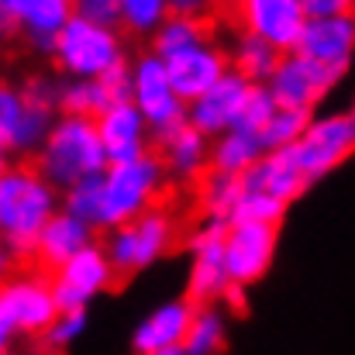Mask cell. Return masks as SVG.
<instances>
[{"mask_svg": "<svg viewBox=\"0 0 355 355\" xmlns=\"http://www.w3.org/2000/svg\"><path fill=\"white\" fill-rule=\"evenodd\" d=\"M59 211H62V190L38 166H24V162L3 166L0 173L3 269L24 259H38V235Z\"/></svg>", "mask_w": 355, "mask_h": 355, "instance_id": "1", "label": "cell"}, {"mask_svg": "<svg viewBox=\"0 0 355 355\" xmlns=\"http://www.w3.org/2000/svg\"><path fill=\"white\" fill-rule=\"evenodd\" d=\"M35 166L59 187H73L76 180L90 173H104L111 166L107 145L101 138L97 118H80V114H59L45 145L35 152Z\"/></svg>", "mask_w": 355, "mask_h": 355, "instance_id": "2", "label": "cell"}, {"mask_svg": "<svg viewBox=\"0 0 355 355\" xmlns=\"http://www.w3.org/2000/svg\"><path fill=\"white\" fill-rule=\"evenodd\" d=\"M166 159L162 152H145L131 162H111L104 169V211H101V232H111L152 211L155 197L166 187Z\"/></svg>", "mask_w": 355, "mask_h": 355, "instance_id": "3", "label": "cell"}, {"mask_svg": "<svg viewBox=\"0 0 355 355\" xmlns=\"http://www.w3.org/2000/svg\"><path fill=\"white\" fill-rule=\"evenodd\" d=\"M59 311L52 279L35 272L7 276L0 290V349H10L14 338H38L59 318Z\"/></svg>", "mask_w": 355, "mask_h": 355, "instance_id": "4", "label": "cell"}, {"mask_svg": "<svg viewBox=\"0 0 355 355\" xmlns=\"http://www.w3.org/2000/svg\"><path fill=\"white\" fill-rule=\"evenodd\" d=\"M52 59H55L62 76L97 80L124 59V42H121L118 28L90 21L83 14H73L69 24L59 35V45H55Z\"/></svg>", "mask_w": 355, "mask_h": 355, "instance_id": "5", "label": "cell"}, {"mask_svg": "<svg viewBox=\"0 0 355 355\" xmlns=\"http://www.w3.org/2000/svg\"><path fill=\"white\" fill-rule=\"evenodd\" d=\"M176 241V225L166 211L152 207L145 211L141 218L128 221V225H118L111 228L107 238H104V248L118 269V279H128L148 266H155Z\"/></svg>", "mask_w": 355, "mask_h": 355, "instance_id": "6", "label": "cell"}, {"mask_svg": "<svg viewBox=\"0 0 355 355\" xmlns=\"http://www.w3.org/2000/svg\"><path fill=\"white\" fill-rule=\"evenodd\" d=\"M76 14L73 0H0V24L7 38H21L35 55L52 59L62 28Z\"/></svg>", "mask_w": 355, "mask_h": 355, "instance_id": "7", "label": "cell"}, {"mask_svg": "<svg viewBox=\"0 0 355 355\" xmlns=\"http://www.w3.org/2000/svg\"><path fill=\"white\" fill-rule=\"evenodd\" d=\"M225 238H228V221H218V218H204L197 225V232L187 238V248L193 252L187 300L193 307L221 304V297L232 283V272L225 262Z\"/></svg>", "mask_w": 355, "mask_h": 355, "instance_id": "8", "label": "cell"}, {"mask_svg": "<svg viewBox=\"0 0 355 355\" xmlns=\"http://www.w3.org/2000/svg\"><path fill=\"white\" fill-rule=\"evenodd\" d=\"M349 69L338 66H324L304 52H286L283 62L276 66V73L269 76V90L276 97L279 107H300V111H318V104L342 83Z\"/></svg>", "mask_w": 355, "mask_h": 355, "instance_id": "9", "label": "cell"}, {"mask_svg": "<svg viewBox=\"0 0 355 355\" xmlns=\"http://www.w3.org/2000/svg\"><path fill=\"white\" fill-rule=\"evenodd\" d=\"M304 173L311 180V187L318 180H324L328 173H335L345 159L355 155V111H342V114H328V118L311 121L307 135L297 141Z\"/></svg>", "mask_w": 355, "mask_h": 355, "instance_id": "10", "label": "cell"}, {"mask_svg": "<svg viewBox=\"0 0 355 355\" xmlns=\"http://www.w3.org/2000/svg\"><path fill=\"white\" fill-rule=\"evenodd\" d=\"M114 279H118V269L107 248L94 241L90 248H83L80 255H73L52 272V290L62 311H76V307H87L104 290H111Z\"/></svg>", "mask_w": 355, "mask_h": 355, "instance_id": "11", "label": "cell"}, {"mask_svg": "<svg viewBox=\"0 0 355 355\" xmlns=\"http://www.w3.org/2000/svg\"><path fill=\"white\" fill-rule=\"evenodd\" d=\"M279 245V225L272 221H232L225 238V262L235 283H259L266 279Z\"/></svg>", "mask_w": 355, "mask_h": 355, "instance_id": "12", "label": "cell"}, {"mask_svg": "<svg viewBox=\"0 0 355 355\" xmlns=\"http://www.w3.org/2000/svg\"><path fill=\"white\" fill-rule=\"evenodd\" d=\"M307 17L311 14H307L304 0H241L238 3L241 28L269 38L283 52H293L297 49Z\"/></svg>", "mask_w": 355, "mask_h": 355, "instance_id": "13", "label": "cell"}, {"mask_svg": "<svg viewBox=\"0 0 355 355\" xmlns=\"http://www.w3.org/2000/svg\"><path fill=\"white\" fill-rule=\"evenodd\" d=\"M248 90H252V80L241 76L238 69H228L207 94H200L190 104V124L200 128L211 138L232 131L238 124V118H241V107L248 101Z\"/></svg>", "mask_w": 355, "mask_h": 355, "instance_id": "14", "label": "cell"}, {"mask_svg": "<svg viewBox=\"0 0 355 355\" xmlns=\"http://www.w3.org/2000/svg\"><path fill=\"white\" fill-rule=\"evenodd\" d=\"M166 69H169V80H173L176 94L187 104H193L200 94H207L232 69V55L207 38V42H200V45H193V49H187V52L173 55V59H166Z\"/></svg>", "mask_w": 355, "mask_h": 355, "instance_id": "15", "label": "cell"}, {"mask_svg": "<svg viewBox=\"0 0 355 355\" xmlns=\"http://www.w3.org/2000/svg\"><path fill=\"white\" fill-rule=\"evenodd\" d=\"M293 52H304L324 66L349 69L355 55V10L331 14V17H307L304 35Z\"/></svg>", "mask_w": 355, "mask_h": 355, "instance_id": "16", "label": "cell"}, {"mask_svg": "<svg viewBox=\"0 0 355 355\" xmlns=\"http://www.w3.org/2000/svg\"><path fill=\"white\" fill-rule=\"evenodd\" d=\"M101 138L107 145V159L111 162H131V159H141L148 152V141H152V124L141 114V107L135 101H118L111 104L101 118Z\"/></svg>", "mask_w": 355, "mask_h": 355, "instance_id": "17", "label": "cell"}, {"mask_svg": "<svg viewBox=\"0 0 355 355\" xmlns=\"http://www.w3.org/2000/svg\"><path fill=\"white\" fill-rule=\"evenodd\" d=\"M241 180H245V190H269V193H276V197H283L290 204L311 190V180L304 173L297 145L269 148L248 173H241Z\"/></svg>", "mask_w": 355, "mask_h": 355, "instance_id": "18", "label": "cell"}, {"mask_svg": "<svg viewBox=\"0 0 355 355\" xmlns=\"http://www.w3.org/2000/svg\"><path fill=\"white\" fill-rule=\"evenodd\" d=\"M97 241V228L76 214H69L66 207L42 228L38 235V262L42 269H59L62 262H69L73 255H80L83 248H90Z\"/></svg>", "mask_w": 355, "mask_h": 355, "instance_id": "19", "label": "cell"}, {"mask_svg": "<svg viewBox=\"0 0 355 355\" xmlns=\"http://www.w3.org/2000/svg\"><path fill=\"white\" fill-rule=\"evenodd\" d=\"M193 304L183 297V300H169L162 307H155L131 335V352H155V349H169V345H183L187 331H190V321H193Z\"/></svg>", "mask_w": 355, "mask_h": 355, "instance_id": "20", "label": "cell"}, {"mask_svg": "<svg viewBox=\"0 0 355 355\" xmlns=\"http://www.w3.org/2000/svg\"><path fill=\"white\" fill-rule=\"evenodd\" d=\"M211 145H214L211 135H204L200 128L187 124V128H183L173 141H166L159 152H162V159H166L169 176H176V180H197V176H204V173L211 169Z\"/></svg>", "mask_w": 355, "mask_h": 355, "instance_id": "21", "label": "cell"}, {"mask_svg": "<svg viewBox=\"0 0 355 355\" xmlns=\"http://www.w3.org/2000/svg\"><path fill=\"white\" fill-rule=\"evenodd\" d=\"M228 55H232V69H238L241 76H248L252 83H269V76L276 73V66L283 62L286 52L276 49L269 38L241 28Z\"/></svg>", "mask_w": 355, "mask_h": 355, "instance_id": "22", "label": "cell"}, {"mask_svg": "<svg viewBox=\"0 0 355 355\" xmlns=\"http://www.w3.org/2000/svg\"><path fill=\"white\" fill-rule=\"evenodd\" d=\"M262 155H266V145H262V135L259 131L232 128V131H225V135L214 138V145H211V169L248 173Z\"/></svg>", "mask_w": 355, "mask_h": 355, "instance_id": "23", "label": "cell"}, {"mask_svg": "<svg viewBox=\"0 0 355 355\" xmlns=\"http://www.w3.org/2000/svg\"><path fill=\"white\" fill-rule=\"evenodd\" d=\"M241 193H245L241 173L207 169L200 176V211H204V218H218V221H228L232 225Z\"/></svg>", "mask_w": 355, "mask_h": 355, "instance_id": "24", "label": "cell"}, {"mask_svg": "<svg viewBox=\"0 0 355 355\" xmlns=\"http://www.w3.org/2000/svg\"><path fill=\"white\" fill-rule=\"evenodd\" d=\"M111 94L104 80H83V76H62L59 83V114H80V118H101L111 107Z\"/></svg>", "mask_w": 355, "mask_h": 355, "instance_id": "25", "label": "cell"}, {"mask_svg": "<svg viewBox=\"0 0 355 355\" xmlns=\"http://www.w3.org/2000/svg\"><path fill=\"white\" fill-rule=\"evenodd\" d=\"M207 42V21L204 17H187V14H169L159 31L152 35V52L159 59H173L193 45Z\"/></svg>", "mask_w": 355, "mask_h": 355, "instance_id": "26", "label": "cell"}, {"mask_svg": "<svg viewBox=\"0 0 355 355\" xmlns=\"http://www.w3.org/2000/svg\"><path fill=\"white\" fill-rule=\"evenodd\" d=\"M225 342H228V324H225V314L218 311V304L197 307L193 321H190V331L183 338L187 355H221Z\"/></svg>", "mask_w": 355, "mask_h": 355, "instance_id": "27", "label": "cell"}, {"mask_svg": "<svg viewBox=\"0 0 355 355\" xmlns=\"http://www.w3.org/2000/svg\"><path fill=\"white\" fill-rule=\"evenodd\" d=\"M62 207L83 221H90L101 232V211H104V173H90L62 190Z\"/></svg>", "mask_w": 355, "mask_h": 355, "instance_id": "28", "label": "cell"}, {"mask_svg": "<svg viewBox=\"0 0 355 355\" xmlns=\"http://www.w3.org/2000/svg\"><path fill=\"white\" fill-rule=\"evenodd\" d=\"M311 121H314V111L279 107V111L269 118V124L262 128V145H266V152H269V148H286V145H297V141L307 135Z\"/></svg>", "mask_w": 355, "mask_h": 355, "instance_id": "29", "label": "cell"}, {"mask_svg": "<svg viewBox=\"0 0 355 355\" xmlns=\"http://www.w3.org/2000/svg\"><path fill=\"white\" fill-rule=\"evenodd\" d=\"M121 10H124L121 28L138 38H152L159 31V24L173 14L169 0H121Z\"/></svg>", "mask_w": 355, "mask_h": 355, "instance_id": "30", "label": "cell"}, {"mask_svg": "<svg viewBox=\"0 0 355 355\" xmlns=\"http://www.w3.org/2000/svg\"><path fill=\"white\" fill-rule=\"evenodd\" d=\"M87 331V307H76V311H59V318L38 335V345L42 352L49 355H59L66 352L80 335Z\"/></svg>", "mask_w": 355, "mask_h": 355, "instance_id": "31", "label": "cell"}, {"mask_svg": "<svg viewBox=\"0 0 355 355\" xmlns=\"http://www.w3.org/2000/svg\"><path fill=\"white\" fill-rule=\"evenodd\" d=\"M286 211H290V200H283V197H276L269 190H245L232 221H272V225H283Z\"/></svg>", "mask_w": 355, "mask_h": 355, "instance_id": "32", "label": "cell"}, {"mask_svg": "<svg viewBox=\"0 0 355 355\" xmlns=\"http://www.w3.org/2000/svg\"><path fill=\"white\" fill-rule=\"evenodd\" d=\"M276 111H279V104H276L272 90H269L266 83H252L248 101H245V107H241V118H238L235 128H248V131H259V135H262V128L269 124V118H272Z\"/></svg>", "mask_w": 355, "mask_h": 355, "instance_id": "33", "label": "cell"}, {"mask_svg": "<svg viewBox=\"0 0 355 355\" xmlns=\"http://www.w3.org/2000/svg\"><path fill=\"white\" fill-rule=\"evenodd\" d=\"M24 111H28V104L21 97V87H10L7 83L0 90V148H7L10 138L17 135V128L24 121Z\"/></svg>", "mask_w": 355, "mask_h": 355, "instance_id": "34", "label": "cell"}, {"mask_svg": "<svg viewBox=\"0 0 355 355\" xmlns=\"http://www.w3.org/2000/svg\"><path fill=\"white\" fill-rule=\"evenodd\" d=\"M73 3H76V14H83L90 21H101L111 28H121V21H124L121 0H73Z\"/></svg>", "mask_w": 355, "mask_h": 355, "instance_id": "35", "label": "cell"}, {"mask_svg": "<svg viewBox=\"0 0 355 355\" xmlns=\"http://www.w3.org/2000/svg\"><path fill=\"white\" fill-rule=\"evenodd\" d=\"M311 17H331V14H349L355 10V0H304Z\"/></svg>", "mask_w": 355, "mask_h": 355, "instance_id": "36", "label": "cell"}, {"mask_svg": "<svg viewBox=\"0 0 355 355\" xmlns=\"http://www.w3.org/2000/svg\"><path fill=\"white\" fill-rule=\"evenodd\" d=\"M169 7H173V14H187V17H204L207 21V14L218 7V0H169Z\"/></svg>", "mask_w": 355, "mask_h": 355, "instance_id": "37", "label": "cell"}, {"mask_svg": "<svg viewBox=\"0 0 355 355\" xmlns=\"http://www.w3.org/2000/svg\"><path fill=\"white\" fill-rule=\"evenodd\" d=\"M245 290H248L245 283H235V279H232V283H228V290H225V297H221L235 314H245V304H248V293H245Z\"/></svg>", "mask_w": 355, "mask_h": 355, "instance_id": "38", "label": "cell"}, {"mask_svg": "<svg viewBox=\"0 0 355 355\" xmlns=\"http://www.w3.org/2000/svg\"><path fill=\"white\" fill-rule=\"evenodd\" d=\"M141 355H187L183 345H169V349H155V352H141Z\"/></svg>", "mask_w": 355, "mask_h": 355, "instance_id": "39", "label": "cell"}, {"mask_svg": "<svg viewBox=\"0 0 355 355\" xmlns=\"http://www.w3.org/2000/svg\"><path fill=\"white\" fill-rule=\"evenodd\" d=\"M221 3H235V7H238V3H241V0H221Z\"/></svg>", "mask_w": 355, "mask_h": 355, "instance_id": "40", "label": "cell"}, {"mask_svg": "<svg viewBox=\"0 0 355 355\" xmlns=\"http://www.w3.org/2000/svg\"><path fill=\"white\" fill-rule=\"evenodd\" d=\"M0 355H14V352H10V349H3V352H0Z\"/></svg>", "mask_w": 355, "mask_h": 355, "instance_id": "41", "label": "cell"}, {"mask_svg": "<svg viewBox=\"0 0 355 355\" xmlns=\"http://www.w3.org/2000/svg\"><path fill=\"white\" fill-rule=\"evenodd\" d=\"M352 111H355V101H352Z\"/></svg>", "mask_w": 355, "mask_h": 355, "instance_id": "42", "label": "cell"}]
</instances>
